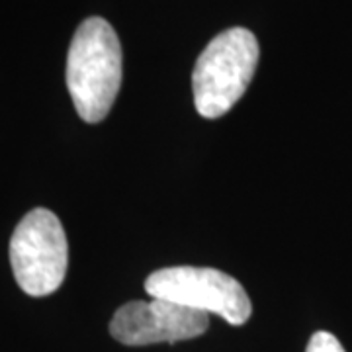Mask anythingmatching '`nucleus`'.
Segmentation results:
<instances>
[{
	"mask_svg": "<svg viewBox=\"0 0 352 352\" xmlns=\"http://www.w3.org/2000/svg\"><path fill=\"white\" fill-rule=\"evenodd\" d=\"M122 87V45L104 18L92 16L78 25L67 55V88L76 113L98 124L112 110Z\"/></svg>",
	"mask_w": 352,
	"mask_h": 352,
	"instance_id": "obj_1",
	"label": "nucleus"
},
{
	"mask_svg": "<svg viewBox=\"0 0 352 352\" xmlns=\"http://www.w3.org/2000/svg\"><path fill=\"white\" fill-rule=\"evenodd\" d=\"M258 63V41L245 28H231L215 36L196 61L192 88L200 116H226L251 85Z\"/></svg>",
	"mask_w": 352,
	"mask_h": 352,
	"instance_id": "obj_2",
	"label": "nucleus"
},
{
	"mask_svg": "<svg viewBox=\"0 0 352 352\" xmlns=\"http://www.w3.org/2000/svg\"><path fill=\"white\" fill-rule=\"evenodd\" d=\"M10 263L18 286L28 296L43 298L63 284L69 245L59 217L45 210H32L14 229Z\"/></svg>",
	"mask_w": 352,
	"mask_h": 352,
	"instance_id": "obj_3",
	"label": "nucleus"
},
{
	"mask_svg": "<svg viewBox=\"0 0 352 352\" xmlns=\"http://www.w3.org/2000/svg\"><path fill=\"white\" fill-rule=\"evenodd\" d=\"M151 298L180 303L201 314L223 317L231 325H243L252 314L249 294L233 276L215 268L170 266L145 280Z\"/></svg>",
	"mask_w": 352,
	"mask_h": 352,
	"instance_id": "obj_4",
	"label": "nucleus"
},
{
	"mask_svg": "<svg viewBox=\"0 0 352 352\" xmlns=\"http://www.w3.org/2000/svg\"><path fill=\"white\" fill-rule=\"evenodd\" d=\"M210 327L208 314L180 303L153 298L151 302H129L122 305L110 323V333L127 346L155 342H178L196 339Z\"/></svg>",
	"mask_w": 352,
	"mask_h": 352,
	"instance_id": "obj_5",
	"label": "nucleus"
},
{
	"mask_svg": "<svg viewBox=\"0 0 352 352\" xmlns=\"http://www.w3.org/2000/svg\"><path fill=\"white\" fill-rule=\"evenodd\" d=\"M305 352H346L335 335L327 331H317L314 337L307 342Z\"/></svg>",
	"mask_w": 352,
	"mask_h": 352,
	"instance_id": "obj_6",
	"label": "nucleus"
}]
</instances>
